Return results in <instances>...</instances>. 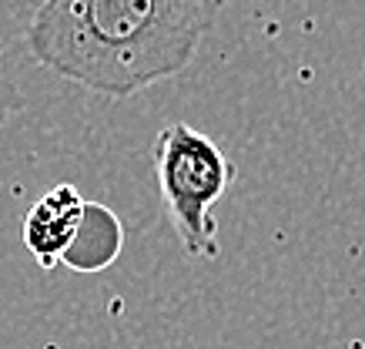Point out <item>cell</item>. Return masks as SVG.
I'll return each mask as SVG.
<instances>
[{"label":"cell","mask_w":365,"mask_h":349,"mask_svg":"<svg viewBox=\"0 0 365 349\" xmlns=\"http://www.w3.org/2000/svg\"><path fill=\"white\" fill-rule=\"evenodd\" d=\"M0 124H4V108H0Z\"/></svg>","instance_id":"obj_5"},{"label":"cell","mask_w":365,"mask_h":349,"mask_svg":"<svg viewBox=\"0 0 365 349\" xmlns=\"http://www.w3.org/2000/svg\"><path fill=\"white\" fill-rule=\"evenodd\" d=\"M84 205L88 202L78 195L74 185H54L31 205L24 218V246L44 272L64 265L67 248L74 246V236L84 218Z\"/></svg>","instance_id":"obj_3"},{"label":"cell","mask_w":365,"mask_h":349,"mask_svg":"<svg viewBox=\"0 0 365 349\" xmlns=\"http://www.w3.org/2000/svg\"><path fill=\"white\" fill-rule=\"evenodd\" d=\"M155 175L181 248L195 259H218L222 242L211 208L232 192L235 161L198 128L171 121L155 138Z\"/></svg>","instance_id":"obj_2"},{"label":"cell","mask_w":365,"mask_h":349,"mask_svg":"<svg viewBox=\"0 0 365 349\" xmlns=\"http://www.w3.org/2000/svg\"><path fill=\"white\" fill-rule=\"evenodd\" d=\"M228 0H41L34 61L104 98H131L181 74Z\"/></svg>","instance_id":"obj_1"},{"label":"cell","mask_w":365,"mask_h":349,"mask_svg":"<svg viewBox=\"0 0 365 349\" xmlns=\"http://www.w3.org/2000/svg\"><path fill=\"white\" fill-rule=\"evenodd\" d=\"M121 248H124L121 218L108 205L88 202L78 236H74V246L67 248L64 256V265L74 272H104L114 265V259L121 256Z\"/></svg>","instance_id":"obj_4"}]
</instances>
